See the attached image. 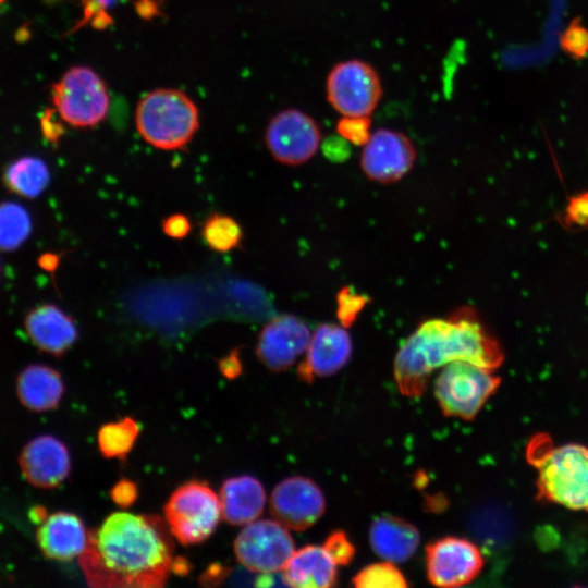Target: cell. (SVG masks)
<instances>
[{
  "mask_svg": "<svg viewBox=\"0 0 588 588\" xmlns=\"http://www.w3.org/2000/svg\"><path fill=\"white\" fill-rule=\"evenodd\" d=\"M172 536L157 515L112 513L88 532L81 568L91 587H162L175 559Z\"/></svg>",
  "mask_w": 588,
  "mask_h": 588,
  "instance_id": "6da1fadb",
  "label": "cell"
},
{
  "mask_svg": "<svg viewBox=\"0 0 588 588\" xmlns=\"http://www.w3.org/2000/svg\"><path fill=\"white\" fill-rule=\"evenodd\" d=\"M500 342L476 317L462 309L450 318L422 322L399 348L393 375L400 392L421 396L431 372L453 362H468L495 370L504 362Z\"/></svg>",
  "mask_w": 588,
  "mask_h": 588,
  "instance_id": "7a4b0ae2",
  "label": "cell"
},
{
  "mask_svg": "<svg viewBox=\"0 0 588 588\" xmlns=\"http://www.w3.org/2000/svg\"><path fill=\"white\" fill-rule=\"evenodd\" d=\"M527 458L537 469L538 499L588 512V448L553 445L547 434L530 440Z\"/></svg>",
  "mask_w": 588,
  "mask_h": 588,
  "instance_id": "3957f363",
  "label": "cell"
},
{
  "mask_svg": "<svg viewBox=\"0 0 588 588\" xmlns=\"http://www.w3.org/2000/svg\"><path fill=\"white\" fill-rule=\"evenodd\" d=\"M136 127L151 146L173 150L183 148L199 126L196 105L177 89L161 88L147 94L137 105Z\"/></svg>",
  "mask_w": 588,
  "mask_h": 588,
  "instance_id": "277c9868",
  "label": "cell"
},
{
  "mask_svg": "<svg viewBox=\"0 0 588 588\" xmlns=\"http://www.w3.org/2000/svg\"><path fill=\"white\" fill-rule=\"evenodd\" d=\"M501 378L494 370L468 362H453L436 379L434 395L442 413L471 420L494 394Z\"/></svg>",
  "mask_w": 588,
  "mask_h": 588,
  "instance_id": "5b68a950",
  "label": "cell"
},
{
  "mask_svg": "<svg viewBox=\"0 0 588 588\" xmlns=\"http://www.w3.org/2000/svg\"><path fill=\"white\" fill-rule=\"evenodd\" d=\"M221 516L220 498L208 483L199 480L177 487L164 505L166 523L184 546L207 540Z\"/></svg>",
  "mask_w": 588,
  "mask_h": 588,
  "instance_id": "8992f818",
  "label": "cell"
},
{
  "mask_svg": "<svg viewBox=\"0 0 588 588\" xmlns=\"http://www.w3.org/2000/svg\"><path fill=\"white\" fill-rule=\"evenodd\" d=\"M58 115L74 127H93L107 117L109 95L105 82L88 66H73L52 86Z\"/></svg>",
  "mask_w": 588,
  "mask_h": 588,
  "instance_id": "52a82bcc",
  "label": "cell"
},
{
  "mask_svg": "<svg viewBox=\"0 0 588 588\" xmlns=\"http://www.w3.org/2000/svg\"><path fill=\"white\" fill-rule=\"evenodd\" d=\"M327 100L342 117L370 115L382 96L376 69L359 59L333 65L326 79Z\"/></svg>",
  "mask_w": 588,
  "mask_h": 588,
  "instance_id": "ba28073f",
  "label": "cell"
},
{
  "mask_svg": "<svg viewBox=\"0 0 588 588\" xmlns=\"http://www.w3.org/2000/svg\"><path fill=\"white\" fill-rule=\"evenodd\" d=\"M237 561L255 573H278L295 552L289 528L277 519L254 520L234 540Z\"/></svg>",
  "mask_w": 588,
  "mask_h": 588,
  "instance_id": "9c48e42d",
  "label": "cell"
},
{
  "mask_svg": "<svg viewBox=\"0 0 588 588\" xmlns=\"http://www.w3.org/2000/svg\"><path fill=\"white\" fill-rule=\"evenodd\" d=\"M266 145L272 157L289 166L308 161L321 143V131L317 122L297 109L277 113L268 123Z\"/></svg>",
  "mask_w": 588,
  "mask_h": 588,
  "instance_id": "30bf717a",
  "label": "cell"
},
{
  "mask_svg": "<svg viewBox=\"0 0 588 588\" xmlns=\"http://www.w3.org/2000/svg\"><path fill=\"white\" fill-rule=\"evenodd\" d=\"M483 564L480 549L465 538L446 536L426 547L427 577L437 587L465 586L481 573Z\"/></svg>",
  "mask_w": 588,
  "mask_h": 588,
  "instance_id": "8fae6325",
  "label": "cell"
},
{
  "mask_svg": "<svg viewBox=\"0 0 588 588\" xmlns=\"http://www.w3.org/2000/svg\"><path fill=\"white\" fill-rule=\"evenodd\" d=\"M415 160L413 142L399 131L382 127L371 132L363 146L360 167L368 179L388 184L407 174Z\"/></svg>",
  "mask_w": 588,
  "mask_h": 588,
  "instance_id": "7c38bea8",
  "label": "cell"
},
{
  "mask_svg": "<svg viewBox=\"0 0 588 588\" xmlns=\"http://www.w3.org/2000/svg\"><path fill=\"white\" fill-rule=\"evenodd\" d=\"M326 511V499L315 481L303 476L281 480L270 497V512L289 529L302 531L315 525Z\"/></svg>",
  "mask_w": 588,
  "mask_h": 588,
  "instance_id": "4fadbf2b",
  "label": "cell"
},
{
  "mask_svg": "<svg viewBox=\"0 0 588 588\" xmlns=\"http://www.w3.org/2000/svg\"><path fill=\"white\" fill-rule=\"evenodd\" d=\"M310 338L311 332L302 319L291 314L278 315L260 331L256 354L269 370L283 371L306 353Z\"/></svg>",
  "mask_w": 588,
  "mask_h": 588,
  "instance_id": "5bb4252c",
  "label": "cell"
},
{
  "mask_svg": "<svg viewBox=\"0 0 588 588\" xmlns=\"http://www.w3.org/2000/svg\"><path fill=\"white\" fill-rule=\"evenodd\" d=\"M352 355V341L343 326L322 323L309 341L305 358L297 366L301 380L311 383L341 370Z\"/></svg>",
  "mask_w": 588,
  "mask_h": 588,
  "instance_id": "9a60e30c",
  "label": "cell"
},
{
  "mask_svg": "<svg viewBox=\"0 0 588 588\" xmlns=\"http://www.w3.org/2000/svg\"><path fill=\"white\" fill-rule=\"evenodd\" d=\"M32 518L38 524V544L48 558L70 561L82 554L88 532L77 515L62 511L47 515L37 509L32 512Z\"/></svg>",
  "mask_w": 588,
  "mask_h": 588,
  "instance_id": "2e32d148",
  "label": "cell"
},
{
  "mask_svg": "<svg viewBox=\"0 0 588 588\" xmlns=\"http://www.w3.org/2000/svg\"><path fill=\"white\" fill-rule=\"evenodd\" d=\"M23 326L32 344L53 356L63 355L78 338L73 318L51 303L30 308L24 316Z\"/></svg>",
  "mask_w": 588,
  "mask_h": 588,
  "instance_id": "e0dca14e",
  "label": "cell"
},
{
  "mask_svg": "<svg viewBox=\"0 0 588 588\" xmlns=\"http://www.w3.org/2000/svg\"><path fill=\"white\" fill-rule=\"evenodd\" d=\"M20 462L26 479L41 488L59 486L71 469L68 448L52 436H40L32 440L24 448Z\"/></svg>",
  "mask_w": 588,
  "mask_h": 588,
  "instance_id": "ac0fdd59",
  "label": "cell"
},
{
  "mask_svg": "<svg viewBox=\"0 0 588 588\" xmlns=\"http://www.w3.org/2000/svg\"><path fill=\"white\" fill-rule=\"evenodd\" d=\"M335 562L321 546L295 551L282 569V583L296 588H329L338 584Z\"/></svg>",
  "mask_w": 588,
  "mask_h": 588,
  "instance_id": "d6986e66",
  "label": "cell"
},
{
  "mask_svg": "<svg viewBox=\"0 0 588 588\" xmlns=\"http://www.w3.org/2000/svg\"><path fill=\"white\" fill-rule=\"evenodd\" d=\"M219 498L222 517L231 525H245L256 520L266 504V492L261 482L249 475L224 480Z\"/></svg>",
  "mask_w": 588,
  "mask_h": 588,
  "instance_id": "ffe728a7",
  "label": "cell"
},
{
  "mask_svg": "<svg viewBox=\"0 0 588 588\" xmlns=\"http://www.w3.org/2000/svg\"><path fill=\"white\" fill-rule=\"evenodd\" d=\"M369 540L377 555L393 563H402L415 554L420 534L409 522L387 515L371 523Z\"/></svg>",
  "mask_w": 588,
  "mask_h": 588,
  "instance_id": "44dd1931",
  "label": "cell"
},
{
  "mask_svg": "<svg viewBox=\"0 0 588 588\" xmlns=\"http://www.w3.org/2000/svg\"><path fill=\"white\" fill-rule=\"evenodd\" d=\"M17 392L22 403L33 411L56 407L62 399L64 384L60 373L46 365L26 367L17 379Z\"/></svg>",
  "mask_w": 588,
  "mask_h": 588,
  "instance_id": "7402d4cb",
  "label": "cell"
},
{
  "mask_svg": "<svg viewBox=\"0 0 588 588\" xmlns=\"http://www.w3.org/2000/svg\"><path fill=\"white\" fill-rule=\"evenodd\" d=\"M50 171L44 160L34 156H24L10 162L3 170L2 183L11 194L34 199L48 187Z\"/></svg>",
  "mask_w": 588,
  "mask_h": 588,
  "instance_id": "603a6c76",
  "label": "cell"
},
{
  "mask_svg": "<svg viewBox=\"0 0 588 588\" xmlns=\"http://www.w3.org/2000/svg\"><path fill=\"white\" fill-rule=\"evenodd\" d=\"M33 221L28 210L16 201L0 203V252L19 249L30 236Z\"/></svg>",
  "mask_w": 588,
  "mask_h": 588,
  "instance_id": "cb8c5ba5",
  "label": "cell"
},
{
  "mask_svg": "<svg viewBox=\"0 0 588 588\" xmlns=\"http://www.w3.org/2000/svg\"><path fill=\"white\" fill-rule=\"evenodd\" d=\"M138 433L139 426L131 417L105 424L97 436L99 450L105 457L124 460L132 451Z\"/></svg>",
  "mask_w": 588,
  "mask_h": 588,
  "instance_id": "d4e9b609",
  "label": "cell"
},
{
  "mask_svg": "<svg viewBox=\"0 0 588 588\" xmlns=\"http://www.w3.org/2000/svg\"><path fill=\"white\" fill-rule=\"evenodd\" d=\"M200 235L210 249L219 253L238 248L243 241L240 223L231 216L220 212H212L206 218Z\"/></svg>",
  "mask_w": 588,
  "mask_h": 588,
  "instance_id": "484cf974",
  "label": "cell"
},
{
  "mask_svg": "<svg viewBox=\"0 0 588 588\" xmlns=\"http://www.w3.org/2000/svg\"><path fill=\"white\" fill-rule=\"evenodd\" d=\"M357 588H404L408 583L393 562L383 561L362 568L352 580Z\"/></svg>",
  "mask_w": 588,
  "mask_h": 588,
  "instance_id": "4316f807",
  "label": "cell"
},
{
  "mask_svg": "<svg viewBox=\"0 0 588 588\" xmlns=\"http://www.w3.org/2000/svg\"><path fill=\"white\" fill-rule=\"evenodd\" d=\"M560 44L572 58H585L588 54V28L579 19L573 20L562 33Z\"/></svg>",
  "mask_w": 588,
  "mask_h": 588,
  "instance_id": "83f0119b",
  "label": "cell"
},
{
  "mask_svg": "<svg viewBox=\"0 0 588 588\" xmlns=\"http://www.w3.org/2000/svg\"><path fill=\"white\" fill-rule=\"evenodd\" d=\"M370 126V115L342 117L338 121L336 132L350 144L364 146L371 135Z\"/></svg>",
  "mask_w": 588,
  "mask_h": 588,
  "instance_id": "f1b7e54d",
  "label": "cell"
},
{
  "mask_svg": "<svg viewBox=\"0 0 588 588\" xmlns=\"http://www.w3.org/2000/svg\"><path fill=\"white\" fill-rule=\"evenodd\" d=\"M322 547L336 565H348L355 555V547L343 530L329 534Z\"/></svg>",
  "mask_w": 588,
  "mask_h": 588,
  "instance_id": "f546056e",
  "label": "cell"
},
{
  "mask_svg": "<svg viewBox=\"0 0 588 588\" xmlns=\"http://www.w3.org/2000/svg\"><path fill=\"white\" fill-rule=\"evenodd\" d=\"M367 302L368 298L352 291L351 287L342 289L338 294V317L342 326H351Z\"/></svg>",
  "mask_w": 588,
  "mask_h": 588,
  "instance_id": "4dcf8cb0",
  "label": "cell"
},
{
  "mask_svg": "<svg viewBox=\"0 0 588 588\" xmlns=\"http://www.w3.org/2000/svg\"><path fill=\"white\" fill-rule=\"evenodd\" d=\"M565 217L572 224L588 226V192L575 195L569 199Z\"/></svg>",
  "mask_w": 588,
  "mask_h": 588,
  "instance_id": "1f68e13d",
  "label": "cell"
},
{
  "mask_svg": "<svg viewBox=\"0 0 588 588\" xmlns=\"http://www.w3.org/2000/svg\"><path fill=\"white\" fill-rule=\"evenodd\" d=\"M110 497L118 506L130 507L137 500V485L130 479H121L112 487Z\"/></svg>",
  "mask_w": 588,
  "mask_h": 588,
  "instance_id": "d6a6232c",
  "label": "cell"
},
{
  "mask_svg": "<svg viewBox=\"0 0 588 588\" xmlns=\"http://www.w3.org/2000/svg\"><path fill=\"white\" fill-rule=\"evenodd\" d=\"M161 228L167 236L174 240H182L191 233L192 223L185 215L174 213L162 220Z\"/></svg>",
  "mask_w": 588,
  "mask_h": 588,
  "instance_id": "836d02e7",
  "label": "cell"
},
{
  "mask_svg": "<svg viewBox=\"0 0 588 588\" xmlns=\"http://www.w3.org/2000/svg\"><path fill=\"white\" fill-rule=\"evenodd\" d=\"M218 368L225 378H237L243 370L238 350L235 348L231 351L226 356L222 357L218 362Z\"/></svg>",
  "mask_w": 588,
  "mask_h": 588,
  "instance_id": "e575fe53",
  "label": "cell"
},
{
  "mask_svg": "<svg viewBox=\"0 0 588 588\" xmlns=\"http://www.w3.org/2000/svg\"><path fill=\"white\" fill-rule=\"evenodd\" d=\"M229 573V568L221 564H211L200 576L203 585H216L220 583Z\"/></svg>",
  "mask_w": 588,
  "mask_h": 588,
  "instance_id": "d590c367",
  "label": "cell"
},
{
  "mask_svg": "<svg viewBox=\"0 0 588 588\" xmlns=\"http://www.w3.org/2000/svg\"><path fill=\"white\" fill-rule=\"evenodd\" d=\"M59 257L57 255L47 254L41 257L40 265L47 270H54L58 266Z\"/></svg>",
  "mask_w": 588,
  "mask_h": 588,
  "instance_id": "8d00e7d4",
  "label": "cell"
},
{
  "mask_svg": "<svg viewBox=\"0 0 588 588\" xmlns=\"http://www.w3.org/2000/svg\"><path fill=\"white\" fill-rule=\"evenodd\" d=\"M47 1H49V2H54V1H60V0H47Z\"/></svg>",
  "mask_w": 588,
  "mask_h": 588,
  "instance_id": "74e56055",
  "label": "cell"
},
{
  "mask_svg": "<svg viewBox=\"0 0 588 588\" xmlns=\"http://www.w3.org/2000/svg\"><path fill=\"white\" fill-rule=\"evenodd\" d=\"M0 275H1V262H0Z\"/></svg>",
  "mask_w": 588,
  "mask_h": 588,
  "instance_id": "f35d334b",
  "label": "cell"
},
{
  "mask_svg": "<svg viewBox=\"0 0 588 588\" xmlns=\"http://www.w3.org/2000/svg\"><path fill=\"white\" fill-rule=\"evenodd\" d=\"M3 1V0H0V2Z\"/></svg>",
  "mask_w": 588,
  "mask_h": 588,
  "instance_id": "ab89813d",
  "label": "cell"
}]
</instances>
